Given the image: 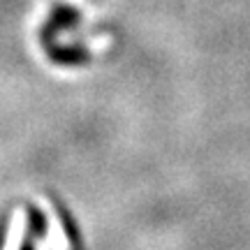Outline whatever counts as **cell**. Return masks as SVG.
Returning <instances> with one entry per match:
<instances>
[{
    "label": "cell",
    "instance_id": "cell-1",
    "mask_svg": "<svg viewBox=\"0 0 250 250\" xmlns=\"http://www.w3.org/2000/svg\"><path fill=\"white\" fill-rule=\"evenodd\" d=\"M28 227V215L23 208H17L14 211V218L9 223V232L7 239H5V248L2 250H21V243H23V234H26Z\"/></svg>",
    "mask_w": 250,
    "mask_h": 250
},
{
    "label": "cell",
    "instance_id": "cell-2",
    "mask_svg": "<svg viewBox=\"0 0 250 250\" xmlns=\"http://www.w3.org/2000/svg\"><path fill=\"white\" fill-rule=\"evenodd\" d=\"M42 204H44L46 218H49V246L54 250H70V241H67V236L62 232V225H61V220H58L56 211L46 204V202H42Z\"/></svg>",
    "mask_w": 250,
    "mask_h": 250
},
{
    "label": "cell",
    "instance_id": "cell-3",
    "mask_svg": "<svg viewBox=\"0 0 250 250\" xmlns=\"http://www.w3.org/2000/svg\"><path fill=\"white\" fill-rule=\"evenodd\" d=\"M37 250H49V248H46L44 243H37Z\"/></svg>",
    "mask_w": 250,
    "mask_h": 250
}]
</instances>
